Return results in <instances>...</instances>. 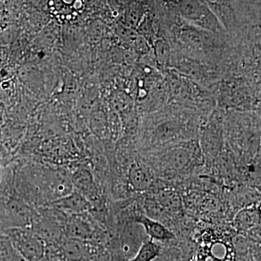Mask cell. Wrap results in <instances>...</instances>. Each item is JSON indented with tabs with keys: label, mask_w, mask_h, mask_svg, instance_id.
Listing matches in <instances>:
<instances>
[{
	"label": "cell",
	"mask_w": 261,
	"mask_h": 261,
	"mask_svg": "<svg viewBox=\"0 0 261 261\" xmlns=\"http://www.w3.org/2000/svg\"><path fill=\"white\" fill-rule=\"evenodd\" d=\"M225 145L239 162L255 159L261 147V117L255 112L224 111Z\"/></svg>",
	"instance_id": "3957f363"
},
{
	"label": "cell",
	"mask_w": 261,
	"mask_h": 261,
	"mask_svg": "<svg viewBox=\"0 0 261 261\" xmlns=\"http://www.w3.org/2000/svg\"><path fill=\"white\" fill-rule=\"evenodd\" d=\"M58 247L66 261H92L96 255L95 248L85 240L63 238Z\"/></svg>",
	"instance_id": "8fae6325"
},
{
	"label": "cell",
	"mask_w": 261,
	"mask_h": 261,
	"mask_svg": "<svg viewBox=\"0 0 261 261\" xmlns=\"http://www.w3.org/2000/svg\"><path fill=\"white\" fill-rule=\"evenodd\" d=\"M48 8L60 23H71L83 13L84 0H48Z\"/></svg>",
	"instance_id": "4fadbf2b"
},
{
	"label": "cell",
	"mask_w": 261,
	"mask_h": 261,
	"mask_svg": "<svg viewBox=\"0 0 261 261\" xmlns=\"http://www.w3.org/2000/svg\"><path fill=\"white\" fill-rule=\"evenodd\" d=\"M63 212L54 207V209L44 211L39 216L34 231L45 245H58L64 238L67 218L63 216Z\"/></svg>",
	"instance_id": "ba28073f"
},
{
	"label": "cell",
	"mask_w": 261,
	"mask_h": 261,
	"mask_svg": "<svg viewBox=\"0 0 261 261\" xmlns=\"http://www.w3.org/2000/svg\"><path fill=\"white\" fill-rule=\"evenodd\" d=\"M126 176L128 187L136 193H145L154 189L161 181L147 163L137 161L130 163Z\"/></svg>",
	"instance_id": "9c48e42d"
},
{
	"label": "cell",
	"mask_w": 261,
	"mask_h": 261,
	"mask_svg": "<svg viewBox=\"0 0 261 261\" xmlns=\"http://www.w3.org/2000/svg\"><path fill=\"white\" fill-rule=\"evenodd\" d=\"M230 224L196 222L189 235L193 242V261H234L236 257Z\"/></svg>",
	"instance_id": "277c9868"
},
{
	"label": "cell",
	"mask_w": 261,
	"mask_h": 261,
	"mask_svg": "<svg viewBox=\"0 0 261 261\" xmlns=\"http://www.w3.org/2000/svg\"><path fill=\"white\" fill-rule=\"evenodd\" d=\"M205 118L178 105L163 107L154 113L148 125L149 151L183 141L197 140L199 128Z\"/></svg>",
	"instance_id": "7a4b0ae2"
},
{
	"label": "cell",
	"mask_w": 261,
	"mask_h": 261,
	"mask_svg": "<svg viewBox=\"0 0 261 261\" xmlns=\"http://www.w3.org/2000/svg\"><path fill=\"white\" fill-rule=\"evenodd\" d=\"M132 221H136L142 224L149 238L157 243L167 244L177 239L176 234L162 223L147 216L143 208H139L137 211Z\"/></svg>",
	"instance_id": "7c38bea8"
},
{
	"label": "cell",
	"mask_w": 261,
	"mask_h": 261,
	"mask_svg": "<svg viewBox=\"0 0 261 261\" xmlns=\"http://www.w3.org/2000/svg\"><path fill=\"white\" fill-rule=\"evenodd\" d=\"M149 240L145 228L140 223L128 221L118 228L116 238L113 240V249L118 260L132 258L144 243Z\"/></svg>",
	"instance_id": "52a82bcc"
},
{
	"label": "cell",
	"mask_w": 261,
	"mask_h": 261,
	"mask_svg": "<svg viewBox=\"0 0 261 261\" xmlns=\"http://www.w3.org/2000/svg\"><path fill=\"white\" fill-rule=\"evenodd\" d=\"M163 247L161 243L153 240H147L141 247L135 256L129 260L119 261H154L162 254Z\"/></svg>",
	"instance_id": "ac0fdd59"
},
{
	"label": "cell",
	"mask_w": 261,
	"mask_h": 261,
	"mask_svg": "<svg viewBox=\"0 0 261 261\" xmlns=\"http://www.w3.org/2000/svg\"><path fill=\"white\" fill-rule=\"evenodd\" d=\"M261 224V202L240 209L233 216L232 227L239 231H247Z\"/></svg>",
	"instance_id": "9a60e30c"
},
{
	"label": "cell",
	"mask_w": 261,
	"mask_h": 261,
	"mask_svg": "<svg viewBox=\"0 0 261 261\" xmlns=\"http://www.w3.org/2000/svg\"><path fill=\"white\" fill-rule=\"evenodd\" d=\"M73 187L76 188L77 192L82 194L87 200L97 196L95 185L92 179V175L86 171H79L73 176Z\"/></svg>",
	"instance_id": "e0dca14e"
},
{
	"label": "cell",
	"mask_w": 261,
	"mask_h": 261,
	"mask_svg": "<svg viewBox=\"0 0 261 261\" xmlns=\"http://www.w3.org/2000/svg\"><path fill=\"white\" fill-rule=\"evenodd\" d=\"M13 239L15 247L27 261H41L45 255V243L34 231H17Z\"/></svg>",
	"instance_id": "30bf717a"
},
{
	"label": "cell",
	"mask_w": 261,
	"mask_h": 261,
	"mask_svg": "<svg viewBox=\"0 0 261 261\" xmlns=\"http://www.w3.org/2000/svg\"><path fill=\"white\" fill-rule=\"evenodd\" d=\"M224 111L214 110L201 123L198 132V142L203 153L205 168H209L224 150Z\"/></svg>",
	"instance_id": "8992f818"
},
{
	"label": "cell",
	"mask_w": 261,
	"mask_h": 261,
	"mask_svg": "<svg viewBox=\"0 0 261 261\" xmlns=\"http://www.w3.org/2000/svg\"><path fill=\"white\" fill-rule=\"evenodd\" d=\"M147 164L159 179L174 185L198 176L205 168L198 139L149 151Z\"/></svg>",
	"instance_id": "6da1fadb"
},
{
	"label": "cell",
	"mask_w": 261,
	"mask_h": 261,
	"mask_svg": "<svg viewBox=\"0 0 261 261\" xmlns=\"http://www.w3.org/2000/svg\"><path fill=\"white\" fill-rule=\"evenodd\" d=\"M41 261H66L62 256L61 254L56 253V252L49 251L45 252L44 257Z\"/></svg>",
	"instance_id": "d6986e66"
},
{
	"label": "cell",
	"mask_w": 261,
	"mask_h": 261,
	"mask_svg": "<svg viewBox=\"0 0 261 261\" xmlns=\"http://www.w3.org/2000/svg\"><path fill=\"white\" fill-rule=\"evenodd\" d=\"M84 214H70L69 217L67 218L65 226L66 238L85 241L93 239L95 228L92 221Z\"/></svg>",
	"instance_id": "5bb4252c"
},
{
	"label": "cell",
	"mask_w": 261,
	"mask_h": 261,
	"mask_svg": "<svg viewBox=\"0 0 261 261\" xmlns=\"http://www.w3.org/2000/svg\"><path fill=\"white\" fill-rule=\"evenodd\" d=\"M162 3L168 15L199 28L221 35L230 36L219 18L201 0H162Z\"/></svg>",
	"instance_id": "5b68a950"
},
{
	"label": "cell",
	"mask_w": 261,
	"mask_h": 261,
	"mask_svg": "<svg viewBox=\"0 0 261 261\" xmlns=\"http://www.w3.org/2000/svg\"><path fill=\"white\" fill-rule=\"evenodd\" d=\"M90 202L84 197L82 194L78 192H73L69 195L57 199L51 202V205L56 208L62 211H67L73 214H84L87 212L89 207Z\"/></svg>",
	"instance_id": "2e32d148"
}]
</instances>
